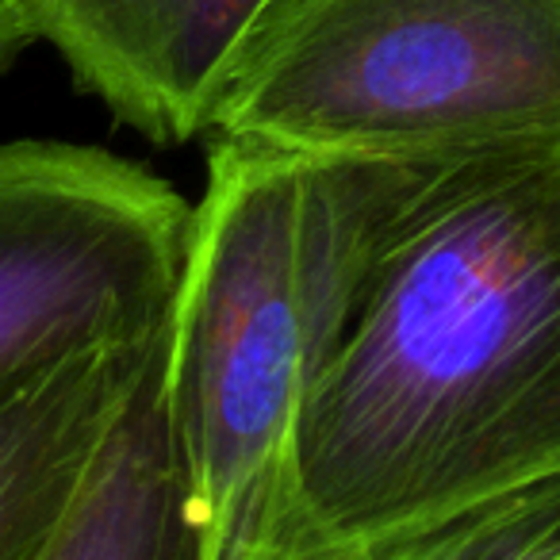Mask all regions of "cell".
Listing matches in <instances>:
<instances>
[{
    "label": "cell",
    "mask_w": 560,
    "mask_h": 560,
    "mask_svg": "<svg viewBox=\"0 0 560 560\" xmlns=\"http://www.w3.org/2000/svg\"><path fill=\"white\" fill-rule=\"evenodd\" d=\"M219 560H350V549H330V545L315 541L307 529H300L296 522H284L277 534H269L265 541L249 545L242 552Z\"/></svg>",
    "instance_id": "9c48e42d"
},
{
    "label": "cell",
    "mask_w": 560,
    "mask_h": 560,
    "mask_svg": "<svg viewBox=\"0 0 560 560\" xmlns=\"http://www.w3.org/2000/svg\"><path fill=\"white\" fill-rule=\"evenodd\" d=\"M192 200L139 162L50 139L0 142V392L170 327Z\"/></svg>",
    "instance_id": "277c9868"
},
{
    "label": "cell",
    "mask_w": 560,
    "mask_h": 560,
    "mask_svg": "<svg viewBox=\"0 0 560 560\" xmlns=\"http://www.w3.org/2000/svg\"><path fill=\"white\" fill-rule=\"evenodd\" d=\"M165 338L73 353L0 392V560H43Z\"/></svg>",
    "instance_id": "8992f818"
},
{
    "label": "cell",
    "mask_w": 560,
    "mask_h": 560,
    "mask_svg": "<svg viewBox=\"0 0 560 560\" xmlns=\"http://www.w3.org/2000/svg\"><path fill=\"white\" fill-rule=\"evenodd\" d=\"M162 369L165 346L135 388L43 560H208L173 438Z\"/></svg>",
    "instance_id": "52a82bcc"
},
{
    "label": "cell",
    "mask_w": 560,
    "mask_h": 560,
    "mask_svg": "<svg viewBox=\"0 0 560 560\" xmlns=\"http://www.w3.org/2000/svg\"><path fill=\"white\" fill-rule=\"evenodd\" d=\"M438 165L211 139L162 369L208 560L292 518L304 411Z\"/></svg>",
    "instance_id": "7a4b0ae2"
},
{
    "label": "cell",
    "mask_w": 560,
    "mask_h": 560,
    "mask_svg": "<svg viewBox=\"0 0 560 560\" xmlns=\"http://www.w3.org/2000/svg\"><path fill=\"white\" fill-rule=\"evenodd\" d=\"M265 0H27L35 35L142 139L211 135L234 50Z\"/></svg>",
    "instance_id": "5b68a950"
},
{
    "label": "cell",
    "mask_w": 560,
    "mask_h": 560,
    "mask_svg": "<svg viewBox=\"0 0 560 560\" xmlns=\"http://www.w3.org/2000/svg\"><path fill=\"white\" fill-rule=\"evenodd\" d=\"M560 472V154L442 162L300 422L292 522L358 549Z\"/></svg>",
    "instance_id": "6da1fadb"
},
{
    "label": "cell",
    "mask_w": 560,
    "mask_h": 560,
    "mask_svg": "<svg viewBox=\"0 0 560 560\" xmlns=\"http://www.w3.org/2000/svg\"><path fill=\"white\" fill-rule=\"evenodd\" d=\"M39 43L35 24L27 16V0H0V73L20 58V50Z\"/></svg>",
    "instance_id": "30bf717a"
},
{
    "label": "cell",
    "mask_w": 560,
    "mask_h": 560,
    "mask_svg": "<svg viewBox=\"0 0 560 560\" xmlns=\"http://www.w3.org/2000/svg\"><path fill=\"white\" fill-rule=\"evenodd\" d=\"M208 139L381 162L560 154V0H265Z\"/></svg>",
    "instance_id": "3957f363"
},
{
    "label": "cell",
    "mask_w": 560,
    "mask_h": 560,
    "mask_svg": "<svg viewBox=\"0 0 560 560\" xmlns=\"http://www.w3.org/2000/svg\"><path fill=\"white\" fill-rule=\"evenodd\" d=\"M350 560H560V472L358 545Z\"/></svg>",
    "instance_id": "ba28073f"
}]
</instances>
